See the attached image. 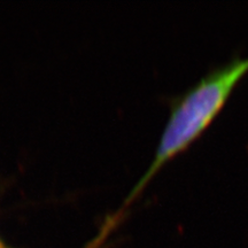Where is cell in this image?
I'll return each mask as SVG.
<instances>
[{"label": "cell", "mask_w": 248, "mask_h": 248, "mask_svg": "<svg viewBox=\"0 0 248 248\" xmlns=\"http://www.w3.org/2000/svg\"><path fill=\"white\" fill-rule=\"evenodd\" d=\"M247 71L248 57L235 55L222 66L208 71L190 89L172 98L168 121L161 133L153 160L130 192L126 203L137 197L167 161L187 148L204 131Z\"/></svg>", "instance_id": "obj_1"}, {"label": "cell", "mask_w": 248, "mask_h": 248, "mask_svg": "<svg viewBox=\"0 0 248 248\" xmlns=\"http://www.w3.org/2000/svg\"><path fill=\"white\" fill-rule=\"evenodd\" d=\"M0 248H2V246H1V244H0Z\"/></svg>", "instance_id": "obj_2"}]
</instances>
